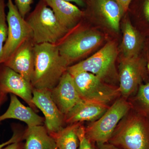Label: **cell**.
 Returning <instances> with one entry per match:
<instances>
[{
	"label": "cell",
	"instance_id": "cell-1",
	"mask_svg": "<svg viewBox=\"0 0 149 149\" xmlns=\"http://www.w3.org/2000/svg\"><path fill=\"white\" fill-rule=\"evenodd\" d=\"M35 65L31 84L33 88L51 90L59 82L69 66L56 45L35 44Z\"/></svg>",
	"mask_w": 149,
	"mask_h": 149
},
{
	"label": "cell",
	"instance_id": "cell-2",
	"mask_svg": "<svg viewBox=\"0 0 149 149\" xmlns=\"http://www.w3.org/2000/svg\"><path fill=\"white\" fill-rule=\"evenodd\" d=\"M25 19L32 30L35 44L56 45L69 32L59 22L45 0H40Z\"/></svg>",
	"mask_w": 149,
	"mask_h": 149
},
{
	"label": "cell",
	"instance_id": "cell-3",
	"mask_svg": "<svg viewBox=\"0 0 149 149\" xmlns=\"http://www.w3.org/2000/svg\"><path fill=\"white\" fill-rule=\"evenodd\" d=\"M121 123L109 143L121 149H149V127L143 117L132 116Z\"/></svg>",
	"mask_w": 149,
	"mask_h": 149
},
{
	"label": "cell",
	"instance_id": "cell-4",
	"mask_svg": "<svg viewBox=\"0 0 149 149\" xmlns=\"http://www.w3.org/2000/svg\"><path fill=\"white\" fill-rule=\"evenodd\" d=\"M130 108L125 100L118 99L99 119L85 128L87 138L96 144L108 143L120 120Z\"/></svg>",
	"mask_w": 149,
	"mask_h": 149
},
{
	"label": "cell",
	"instance_id": "cell-5",
	"mask_svg": "<svg viewBox=\"0 0 149 149\" xmlns=\"http://www.w3.org/2000/svg\"><path fill=\"white\" fill-rule=\"evenodd\" d=\"M102 39L99 33L84 29L67 34L56 45L60 54L70 65L97 47Z\"/></svg>",
	"mask_w": 149,
	"mask_h": 149
},
{
	"label": "cell",
	"instance_id": "cell-6",
	"mask_svg": "<svg viewBox=\"0 0 149 149\" xmlns=\"http://www.w3.org/2000/svg\"><path fill=\"white\" fill-rule=\"evenodd\" d=\"M71 75L82 100L106 105L120 93L118 89L105 85L101 78L91 72L82 71Z\"/></svg>",
	"mask_w": 149,
	"mask_h": 149
},
{
	"label": "cell",
	"instance_id": "cell-7",
	"mask_svg": "<svg viewBox=\"0 0 149 149\" xmlns=\"http://www.w3.org/2000/svg\"><path fill=\"white\" fill-rule=\"evenodd\" d=\"M8 35L3 49V63L27 40L32 39V32L25 18L21 15L13 0H7Z\"/></svg>",
	"mask_w": 149,
	"mask_h": 149
},
{
	"label": "cell",
	"instance_id": "cell-8",
	"mask_svg": "<svg viewBox=\"0 0 149 149\" xmlns=\"http://www.w3.org/2000/svg\"><path fill=\"white\" fill-rule=\"evenodd\" d=\"M117 55L116 43L109 42L91 56L68 67L67 71L71 75L78 72L86 71L102 79L113 69Z\"/></svg>",
	"mask_w": 149,
	"mask_h": 149
},
{
	"label": "cell",
	"instance_id": "cell-9",
	"mask_svg": "<svg viewBox=\"0 0 149 149\" xmlns=\"http://www.w3.org/2000/svg\"><path fill=\"white\" fill-rule=\"evenodd\" d=\"M148 71L144 59L139 56L123 58L119 65V93L125 98L129 97L140 86Z\"/></svg>",
	"mask_w": 149,
	"mask_h": 149
},
{
	"label": "cell",
	"instance_id": "cell-10",
	"mask_svg": "<svg viewBox=\"0 0 149 149\" xmlns=\"http://www.w3.org/2000/svg\"><path fill=\"white\" fill-rule=\"evenodd\" d=\"M32 102L43 113L45 127L50 135L53 136L63 128L64 115L54 101L51 90L33 88Z\"/></svg>",
	"mask_w": 149,
	"mask_h": 149
},
{
	"label": "cell",
	"instance_id": "cell-11",
	"mask_svg": "<svg viewBox=\"0 0 149 149\" xmlns=\"http://www.w3.org/2000/svg\"><path fill=\"white\" fill-rule=\"evenodd\" d=\"M33 89L31 83L20 74L3 63L0 64V92L18 96L36 111L37 108L32 102Z\"/></svg>",
	"mask_w": 149,
	"mask_h": 149
},
{
	"label": "cell",
	"instance_id": "cell-12",
	"mask_svg": "<svg viewBox=\"0 0 149 149\" xmlns=\"http://www.w3.org/2000/svg\"><path fill=\"white\" fill-rule=\"evenodd\" d=\"M35 45L32 39L26 40L3 63L30 83L33 76L35 65Z\"/></svg>",
	"mask_w": 149,
	"mask_h": 149
},
{
	"label": "cell",
	"instance_id": "cell-13",
	"mask_svg": "<svg viewBox=\"0 0 149 149\" xmlns=\"http://www.w3.org/2000/svg\"><path fill=\"white\" fill-rule=\"evenodd\" d=\"M51 92L54 101L64 115L82 100L74 85L72 75L67 71Z\"/></svg>",
	"mask_w": 149,
	"mask_h": 149
},
{
	"label": "cell",
	"instance_id": "cell-14",
	"mask_svg": "<svg viewBox=\"0 0 149 149\" xmlns=\"http://www.w3.org/2000/svg\"><path fill=\"white\" fill-rule=\"evenodd\" d=\"M8 119H14L25 123L27 127L43 125L45 118L38 115L30 107L25 106L13 94H10V103L6 111L0 115V123Z\"/></svg>",
	"mask_w": 149,
	"mask_h": 149
},
{
	"label": "cell",
	"instance_id": "cell-15",
	"mask_svg": "<svg viewBox=\"0 0 149 149\" xmlns=\"http://www.w3.org/2000/svg\"><path fill=\"white\" fill-rule=\"evenodd\" d=\"M53 11L57 19L68 30L75 27L85 12L72 3L64 0H45Z\"/></svg>",
	"mask_w": 149,
	"mask_h": 149
},
{
	"label": "cell",
	"instance_id": "cell-16",
	"mask_svg": "<svg viewBox=\"0 0 149 149\" xmlns=\"http://www.w3.org/2000/svg\"><path fill=\"white\" fill-rule=\"evenodd\" d=\"M107 109L106 105L82 99L65 115V122L71 124L97 120Z\"/></svg>",
	"mask_w": 149,
	"mask_h": 149
},
{
	"label": "cell",
	"instance_id": "cell-17",
	"mask_svg": "<svg viewBox=\"0 0 149 149\" xmlns=\"http://www.w3.org/2000/svg\"><path fill=\"white\" fill-rule=\"evenodd\" d=\"M23 137L24 149H58L55 140L42 125L27 127Z\"/></svg>",
	"mask_w": 149,
	"mask_h": 149
},
{
	"label": "cell",
	"instance_id": "cell-18",
	"mask_svg": "<svg viewBox=\"0 0 149 149\" xmlns=\"http://www.w3.org/2000/svg\"><path fill=\"white\" fill-rule=\"evenodd\" d=\"M96 11L116 32L119 31L121 16L125 13L116 0H94Z\"/></svg>",
	"mask_w": 149,
	"mask_h": 149
},
{
	"label": "cell",
	"instance_id": "cell-19",
	"mask_svg": "<svg viewBox=\"0 0 149 149\" xmlns=\"http://www.w3.org/2000/svg\"><path fill=\"white\" fill-rule=\"evenodd\" d=\"M143 40L140 32L134 27L129 19L123 26V37L121 47L124 57L139 56L143 48Z\"/></svg>",
	"mask_w": 149,
	"mask_h": 149
},
{
	"label": "cell",
	"instance_id": "cell-20",
	"mask_svg": "<svg viewBox=\"0 0 149 149\" xmlns=\"http://www.w3.org/2000/svg\"><path fill=\"white\" fill-rule=\"evenodd\" d=\"M80 124L81 123L70 124L52 136L55 140L58 149H77V130Z\"/></svg>",
	"mask_w": 149,
	"mask_h": 149
},
{
	"label": "cell",
	"instance_id": "cell-21",
	"mask_svg": "<svg viewBox=\"0 0 149 149\" xmlns=\"http://www.w3.org/2000/svg\"><path fill=\"white\" fill-rule=\"evenodd\" d=\"M5 0H0V64L3 63V49L8 35Z\"/></svg>",
	"mask_w": 149,
	"mask_h": 149
},
{
	"label": "cell",
	"instance_id": "cell-22",
	"mask_svg": "<svg viewBox=\"0 0 149 149\" xmlns=\"http://www.w3.org/2000/svg\"><path fill=\"white\" fill-rule=\"evenodd\" d=\"M137 99L146 111L149 113V80L146 84L139 86Z\"/></svg>",
	"mask_w": 149,
	"mask_h": 149
},
{
	"label": "cell",
	"instance_id": "cell-23",
	"mask_svg": "<svg viewBox=\"0 0 149 149\" xmlns=\"http://www.w3.org/2000/svg\"><path fill=\"white\" fill-rule=\"evenodd\" d=\"M77 136L78 137L79 146L77 149H98L92 142L87 138L85 134V128L80 124L77 129Z\"/></svg>",
	"mask_w": 149,
	"mask_h": 149
},
{
	"label": "cell",
	"instance_id": "cell-24",
	"mask_svg": "<svg viewBox=\"0 0 149 149\" xmlns=\"http://www.w3.org/2000/svg\"><path fill=\"white\" fill-rule=\"evenodd\" d=\"M14 2L19 13L23 18H25L31 10L33 0H14Z\"/></svg>",
	"mask_w": 149,
	"mask_h": 149
},
{
	"label": "cell",
	"instance_id": "cell-25",
	"mask_svg": "<svg viewBox=\"0 0 149 149\" xmlns=\"http://www.w3.org/2000/svg\"><path fill=\"white\" fill-rule=\"evenodd\" d=\"M13 129V134L11 138L9 139L8 141L0 144V149H3V148L8 146L10 144L21 141L23 135L22 136V133H20L17 129Z\"/></svg>",
	"mask_w": 149,
	"mask_h": 149
},
{
	"label": "cell",
	"instance_id": "cell-26",
	"mask_svg": "<svg viewBox=\"0 0 149 149\" xmlns=\"http://www.w3.org/2000/svg\"><path fill=\"white\" fill-rule=\"evenodd\" d=\"M142 11L144 18L149 24V0H144L142 4Z\"/></svg>",
	"mask_w": 149,
	"mask_h": 149
},
{
	"label": "cell",
	"instance_id": "cell-27",
	"mask_svg": "<svg viewBox=\"0 0 149 149\" xmlns=\"http://www.w3.org/2000/svg\"><path fill=\"white\" fill-rule=\"evenodd\" d=\"M122 7L125 12L129 9V6L132 0H116Z\"/></svg>",
	"mask_w": 149,
	"mask_h": 149
},
{
	"label": "cell",
	"instance_id": "cell-28",
	"mask_svg": "<svg viewBox=\"0 0 149 149\" xmlns=\"http://www.w3.org/2000/svg\"><path fill=\"white\" fill-rule=\"evenodd\" d=\"M96 144L98 149H121L109 143Z\"/></svg>",
	"mask_w": 149,
	"mask_h": 149
},
{
	"label": "cell",
	"instance_id": "cell-29",
	"mask_svg": "<svg viewBox=\"0 0 149 149\" xmlns=\"http://www.w3.org/2000/svg\"><path fill=\"white\" fill-rule=\"evenodd\" d=\"M2 149H22V146L20 142L10 144Z\"/></svg>",
	"mask_w": 149,
	"mask_h": 149
},
{
	"label": "cell",
	"instance_id": "cell-30",
	"mask_svg": "<svg viewBox=\"0 0 149 149\" xmlns=\"http://www.w3.org/2000/svg\"><path fill=\"white\" fill-rule=\"evenodd\" d=\"M69 2L75 3L77 5L84 7L86 5V0H64Z\"/></svg>",
	"mask_w": 149,
	"mask_h": 149
},
{
	"label": "cell",
	"instance_id": "cell-31",
	"mask_svg": "<svg viewBox=\"0 0 149 149\" xmlns=\"http://www.w3.org/2000/svg\"><path fill=\"white\" fill-rule=\"evenodd\" d=\"M7 95V94L0 92V107L6 100Z\"/></svg>",
	"mask_w": 149,
	"mask_h": 149
}]
</instances>
